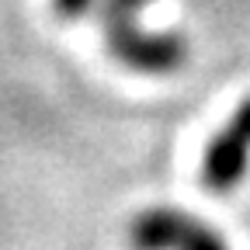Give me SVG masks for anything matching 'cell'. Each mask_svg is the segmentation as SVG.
<instances>
[{
	"mask_svg": "<svg viewBox=\"0 0 250 250\" xmlns=\"http://www.w3.org/2000/svg\"><path fill=\"white\" fill-rule=\"evenodd\" d=\"M149 0H104V39L118 62L139 73H174L188 59V42L174 31H143L136 14Z\"/></svg>",
	"mask_w": 250,
	"mask_h": 250,
	"instance_id": "6da1fadb",
	"label": "cell"
},
{
	"mask_svg": "<svg viewBox=\"0 0 250 250\" xmlns=\"http://www.w3.org/2000/svg\"><path fill=\"white\" fill-rule=\"evenodd\" d=\"M132 250H229L226 236L181 208H146L129 223Z\"/></svg>",
	"mask_w": 250,
	"mask_h": 250,
	"instance_id": "7a4b0ae2",
	"label": "cell"
},
{
	"mask_svg": "<svg viewBox=\"0 0 250 250\" xmlns=\"http://www.w3.org/2000/svg\"><path fill=\"white\" fill-rule=\"evenodd\" d=\"M247 164H250V98L233 111L226 129L208 143L202 160V181L205 188L226 195L243 181Z\"/></svg>",
	"mask_w": 250,
	"mask_h": 250,
	"instance_id": "3957f363",
	"label": "cell"
},
{
	"mask_svg": "<svg viewBox=\"0 0 250 250\" xmlns=\"http://www.w3.org/2000/svg\"><path fill=\"white\" fill-rule=\"evenodd\" d=\"M90 7H94V0H52V11H56L62 21H77V18H83Z\"/></svg>",
	"mask_w": 250,
	"mask_h": 250,
	"instance_id": "277c9868",
	"label": "cell"
}]
</instances>
